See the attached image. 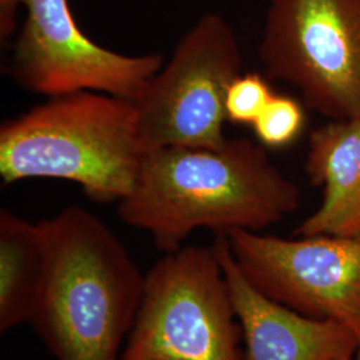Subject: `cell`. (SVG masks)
Instances as JSON below:
<instances>
[{
  "label": "cell",
  "instance_id": "3",
  "mask_svg": "<svg viewBox=\"0 0 360 360\" xmlns=\"http://www.w3.org/2000/svg\"><path fill=\"white\" fill-rule=\"evenodd\" d=\"M146 151L134 101L80 91L49 98L0 127V178L77 183L91 200L120 202Z\"/></svg>",
  "mask_w": 360,
  "mask_h": 360
},
{
  "label": "cell",
  "instance_id": "1",
  "mask_svg": "<svg viewBox=\"0 0 360 360\" xmlns=\"http://www.w3.org/2000/svg\"><path fill=\"white\" fill-rule=\"evenodd\" d=\"M299 206L297 186L271 162L267 148L235 138L217 148L147 153L132 191L117 203V215L168 254L196 230L260 232Z\"/></svg>",
  "mask_w": 360,
  "mask_h": 360
},
{
  "label": "cell",
  "instance_id": "6",
  "mask_svg": "<svg viewBox=\"0 0 360 360\" xmlns=\"http://www.w3.org/2000/svg\"><path fill=\"white\" fill-rule=\"evenodd\" d=\"M242 67L231 26L218 13L203 15L134 99L146 154L165 147L223 146L229 139L226 96Z\"/></svg>",
  "mask_w": 360,
  "mask_h": 360
},
{
  "label": "cell",
  "instance_id": "10",
  "mask_svg": "<svg viewBox=\"0 0 360 360\" xmlns=\"http://www.w3.org/2000/svg\"><path fill=\"white\" fill-rule=\"evenodd\" d=\"M306 172L322 187L319 208L297 227V236L360 238V119L330 120L309 136Z\"/></svg>",
  "mask_w": 360,
  "mask_h": 360
},
{
  "label": "cell",
  "instance_id": "2",
  "mask_svg": "<svg viewBox=\"0 0 360 360\" xmlns=\"http://www.w3.org/2000/svg\"><path fill=\"white\" fill-rule=\"evenodd\" d=\"M39 226L43 275L28 323L56 360H120L146 275L115 232L83 207Z\"/></svg>",
  "mask_w": 360,
  "mask_h": 360
},
{
  "label": "cell",
  "instance_id": "9",
  "mask_svg": "<svg viewBox=\"0 0 360 360\" xmlns=\"http://www.w3.org/2000/svg\"><path fill=\"white\" fill-rule=\"evenodd\" d=\"M214 250L223 267L242 328L243 360H352L359 336L334 321L307 318L259 292L236 264L226 235Z\"/></svg>",
  "mask_w": 360,
  "mask_h": 360
},
{
  "label": "cell",
  "instance_id": "5",
  "mask_svg": "<svg viewBox=\"0 0 360 360\" xmlns=\"http://www.w3.org/2000/svg\"><path fill=\"white\" fill-rule=\"evenodd\" d=\"M259 58L311 110L360 119V0H270Z\"/></svg>",
  "mask_w": 360,
  "mask_h": 360
},
{
  "label": "cell",
  "instance_id": "13",
  "mask_svg": "<svg viewBox=\"0 0 360 360\" xmlns=\"http://www.w3.org/2000/svg\"><path fill=\"white\" fill-rule=\"evenodd\" d=\"M275 92L269 82L257 72L240 74L230 84L226 96L227 122L252 126Z\"/></svg>",
  "mask_w": 360,
  "mask_h": 360
},
{
  "label": "cell",
  "instance_id": "11",
  "mask_svg": "<svg viewBox=\"0 0 360 360\" xmlns=\"http://www.w3.org/2000/svg\"><path fill=\"white\" fill-rule=\"evenodd\" d=\"M38 223L0 211V333L30 322L43 275Z\"/></svg>",
  "mask_w": 360,
  "mask_h": 360
},
{
  "label": "cell",
  "instance_id": "4",
  "mask_svg": "<svg viewBox=\"0 0 360 360\" xmlns=\"http://www.w3.org/2000/svg\"><path fill=\"white\" fill-rule=\"evenodd\" d=\"M240 336L214 245H183L146 274L120 360H243Z\"/></svg>",
  "mask_w": 360,
  "mask_h": 360
},
{
  "label": "cell",
  "instance_id": "15",
  "mask_svg": "<svg viewBox=\"0 0 360 360\" xmlns=\"http://www.w3.org/2000/svg\"><path fill=\"white\" fill-rule=\"evenodd\" d=\"M352 360H360V340L359 346H358V349H356V354H355V356H354V359Z\"/></svg>",
  "mask_w": 360,
  "mask_h": 360
},
{
  "label": "cell",
  "instance_id": "12",
  "mask_svg": "<svg viewBox=\"0 0 360 360\" xmlns=\"http://www.w3.org/2000/svg\"><path fill=\"white\" fill-rule=\"evenodd\" d=\"M307 123L300 102L287 95L275 94L257 122L252 124L257 142L266 148H285L299 139Z\"/></svg>",
  "mask_w": 360,
  "mask_h": 360
},
{
  "label": "cell",
  "instance_id": "14",
  "mask_svg": "<svg viewBox=\"0 0 360 360\" xmlns=\"http://www.w3.org/2000/svg\"><path fill=\"white\" fill-rule=\"evenodd\" d=\"M20 4L19 0H1V18H0V37L1 40L13 38L16 25V7Z\"/></svg>",
  "mask_w": 360,
  "mask_h": 360
},
{
  "label": "cell",
  "instance_id": "7",
  "mask_svg": "<svg viewBox=\"0 0 360 360\" xmlns=\"http://www.w3.org/2000/svg\"><path fill=\"white\" fill-rule=\"evenodd\" d=\"M26 18L13 41L8 74L22 89L47 98L96 91L136 99L165 65L159 53L123 55L87 37L68 0H19Z\"/></svg>",
  "mask_w": 360,
  "mask_h": 360
},
{
  "label": "cell",
  "instance_id": "8",
  "mask_svg": "<svg viewBox=\"0 0 360 360\" xmlns=\"http://www.w3.org/2000/svg\"><path fill=\"white\" fill-rule=\"evenodd\" d=\"M226 236L259 292L307 318L342 323L360 340V238L284 239L242 230Z\"/></svg>",
  "mask_w": 360,
  "mask_h": 360
}]
</instances>
